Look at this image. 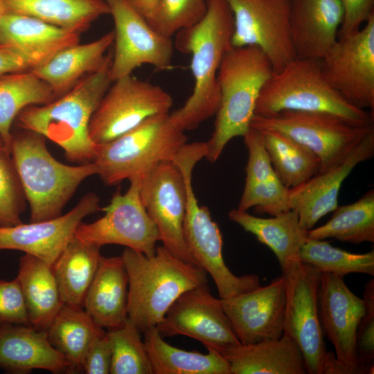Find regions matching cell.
I'll return each mask as SVG.
<instances>
[{"instance_id": "cell-1", "label": "cell", "mask_w": 374, "mask_h": 374, "mask_svg": "<svg viewBox=\"0 0 374 374\" xmlns=\"http://www.w3.org/2000/svg\"><path fill=\"white\" fill-rule=\"evenodd\" d=\"M207 11L196 25L176 33L175 48L191 55L195 84L192 94L172 122L183 131L192 130L214 116L220 104L217 75L226 53L232 47L233 17L226 0H206Z\"/></svg>"}, {"instance_id": "cell-2", "label": "cell", "mask_w": 374, "mask_h": 374, "mask_svg": "<svg viewBox=\"0 0 374 374\" xmlns=\"http://www.w3.org/2000/svg\"><path fill=\"white\" fill-rule=\"evenodd\" d=\"M112 53L97 71L80 80L71 89L43 105L22 109L14 123L18 129L35 132L59 145L71 162H93L98 145L90 137L93 114L113 82Z\"/></svg>"}, {"instance_id": "cell-3", "label": "cell", "mask_w": 374, "mask_h": 374, "mask_svg": "<svg viewBox=\"0 0 374 374\" xmlns=\"http://www.w3.org/2000/svg\"><path fill=\"white\" fill-rule=\"evenodd\" d=\"M128 276L127 315L141 333L156 327L184 292L206 284L207 273L163 245L152 256L125 248L121 254Z\"/></svg>"}, {"instance_id": "cell-4", "label": "cell", "mask_w": 374, "mask_h": 374, "mask_svg": "<svg viewBox=\"0 0 374 374\" xmlns=\"http://www.w3.org/2000/svg\"><path fill=\"white\" fill-rule=\"evenodd\" d=\"M46 140L31 130L12 132L10 154L29 204L30 222L61 215L83 181L97 175L93 162L69 166L57 161Z\"/></svg>"}, {"instance_id": "cell-5", "label": "cell", "mask_w": 374, "mask_h": 374, "mask_svg": "<svg viewBox=\"0 0 374 374\" xmlns=\"http://www.w3.org/2000/svg\"><path fill=\"white\" fill-rule=\"evenodd\" d=\"M273 73L270 61L257 46H232L226 53L217 75L220 99L214 130L206 142L208 161L215 162L231 139L250 129L259 95Z\"/></svg>"}, {"instance_id": "cell-6", "label": "cell", "mask_w": 374, "mask_h": 374, "mask_svg": "<svg viewBox=\"0 0 374 374\" xmlns=\"http://www.w3.org/2000/svg\"><path fill=\"white\" fill-rule=\"evenodd\" d=\"M283 111L323 112L357 127L373 125V113L347 101L326 80L320 60L299 58L274 72L263 87L255 115L270 116Z\"/></svg>"}, {"instance_id": "cell-7", "label": "cell", "mask_w": 374, "mask_h": 374, "mask_svg": "<svg viewBox=\"0 0 374 374\" xmlns=\"http://www.w3.org/2000/svg\"><path fill=\"white\" fill-rule=\"evenodd\" d=\"M186 143L184 131L172 122L170 113L161 114L98 145L93 162L103 182L114 186L141 177L160 163L173 161Z\"/></svg>"}, {"instance_id": "cell-8", "label": "cell", "mask_w": 374, "mask_h": 374, "mask_svg": "<svg viewBox=\"0 0 374 374\" xmlns=\"http://www.w3.org/2000/svg\"><path fill=\"white\" fill-rule=\"evenodd\" d=\"M204 155L200 145L189 143L174 161L181 171L186 185L184 232L188 247L197 265L213 280L220 299H226L259 287L260 280L256 274L236 276L224 262L221 231L208 208L199 204L193 188V169Z\"/></svg>"}, {"instance_id": "cell-9", "label": "cell", "mask_w": 374, "mask_h": 374, "mask_svg": "<svg viewBox=\"0 0 374 374\" xmlns=\"http://www.w3.org/2000/svg\"><path fill=\"white\" fill-rule=\"evenodd\" d=\"M250 127L278 132L307 147L320 160V171L344 159L374 130L373 125H352L330 114L301 111L254 115Z\"/></svg>"}, {"instance_id": "cell-10", "label": "cell", "mask_w": 374, "mask_h": 374, "mask_svg": "<svg viewBox=\"0 0 374 374\" xmlns=\"http://www.w3.org/2000/svg\"><path fill=\"white\" fill-rule=\"evenodd\" d=\"M90 121L89 131L97 145L108 143L150 117L170 113L171 96L160 86L132 75L113 81Z\"/></svg>"}, {"instance_id": "cell-11", "label": "cell", "mask_w": 374, "mask_h": 374, "mask_svg": "<svg viewBox=\"0 0 374 374\" xmlns=\"http://www.w3.org/2000/svg\"><path fill=\"white\" fill-rule=\"evenodd\" d=\"M321 273L301 262L287 274L283 335L299 347L309 374H326L331 352L323 339L318 305Z\"/></svg>"}, {"instance_id": "cell-12", "label": "cell", "mask_w": 374, "mask_h": 374, "mask_svg": "<svg viewBox=\"0 0 374 374\" xmlns=\"http://www.w3.org/2000/svg\"><path fill=\"white\" fill-rule=\"evenodd\" d=\"M130 182L124 194L118 190L109 204L102 208L103 217L91 223L82 222L74 236L100 247L118 244L149 256L153 255L160 241L159 231L141 199V177Z\"/></svg>"}, {"instance_id": "cell-13", "label": "cell", "mask_w": 374, "mask_h": 374, "mask_svg": "<svg viewBox=\"0 0 374 374\" xmlns=\"http://www.w3.org/2000/svg\"><path fill=\"white\" fill-rule=\"evenodd\" d=\"M233 17L231 46H255L274 72L296 57L290 33V0H226Z\"/></svg>"}, {"instance_id": "cell-14", "label": "cell", "mask_w": 374, "mask_h": 374, "mask_svg": "<svg viewBox=\"0 0 374 374\" xmlns=\"http://www.w3.org/2000/svg\"><path fill=\"white\" fill-rule=\"evenodd\" d=\"M323 74L353 105L374 109V15L337 41L320 60Z\"/></svg>"}, {"instance_id": "cell-15", "label": "cell", "mask_w": 374, "mask_h": 374, "mask_svg": "<svg viewBox=\"0 0 374 374\" xmlns=\"http://www.w3.org/2000/svg\"><path fill=\"white\" fill-rule=\"evenodd\" d=\"M140 195L157 228L162 245L180 259L198 265L185 240L186 190L183 175L176 163H160L143 175Z\"/></svg>"}, {"instance_id": "cell-16", "label": "cell", "mask_w": 374, "mask_h": 374, "mask_svg": "<svg viewBox=\"0 0 374 374\" xmlns=\"http://www.w3.org/2000/svg\"><path fill=\"white\" fill-rule=\"evenodd\" d=\"M156 328L163 337L185 335L222 355L241 344L207 283L180 295Z\"/></svg>"}, {"instance_id": "cell-17", "label": "cell", "mask_w": 374, "mask_h": 374, "mask_svg": "<svg viewBox=\"0 0 374 374\" xmlns=\"http://www.w3.org/2000/svg\"><path fill=\"white\" fill-rule=\"evenodd\" d=\"M114 22V51L110 69L115 80L132 75L143 64L171 68L174 44L156 31L127 0H105Z\"/></svg>"}, {"instance_id": "cell-18", "label": "cell", "mask_w": 374, "mask_h": 374, "mask_svg": "<svg viewBox=\"0 0 374 374\" xmlns=\"http://www.w3.org/2000/svg\"><path fill=\"white\" fill-rule=\"evenodd\" d=\"M102 211L94 193L83 195L75 207L53 219L12 226H0V251L17 250L52 267L87 216Z\"/></svg>"}, {"instance_id": "cell-19", "label": "cell", "mask_w": 374, "mask_h": 374, "mask_svg": "<svg viewBox=\"0 0 374 374\" xmlns=\"http://www.w3.org/2000/svg\"><path fill=\"white\" fill-rule=\"evenodd\" d=\"M221 301L242 344L283 336L286 304V280L283 275L267 285Z\"/></svg>"}, {"instance_id": "cell-20", "label": "cell", "mask_w": 374, "mask_h": 374, "mask_svg": "<svg viewBox=\"0 0 374 374\" xmlns=\"http://www.w3.org/2000/svg\"><path fill=\"white\" fill-rule=\"evenodd\" d=\"M323 332L335 348L337 361L348 374L363 373L355 357V337L364 312L363 299L346 285L344 277L321 273L318 292Z\"/></svg>"}, {"instance_id": "cell-21", "label": "cell", "mask_w": 374, "mask_h": 374, "mask_svg": "<svg viewBox=\"0 0 374 374\" xmlns=\"http://www.w3.org/2000/svg\"><path fill=\"white\" fill-rule=\"evenodd\" d=\"M374 154V130L368 133L353 151L334 166L320 171L303 184L290 189V209L298 214L305 231L338 206V196L345 179L360 163Z\"/></svg>"}, {"instance_id": "cell-22", "label": "cell", "mask_w": 374, "mask_h": 374, "mask_svg": "<svg viewBox=\"0 0 374 374\" xmlns=\"http://www.w3.org/2000/svg\"><path fill=\"white\" fill-rule=\"evenodd\" d=\"M290 33L296 57L320 60L338 39L339 0H290Z\"/></svg>"}, {"instance_id": "cell-23", "label": "cell", "mask_w": 374, "mask_h": 374, "mask_svg": "<svg viewBox=\"0 0 374 374\" xmlns=\"http://www.w3.org/2000/svg\"><path fill=\"white\" fill-rule=\"evenodd\" d=\"M80 35L32 17L8 12L0 24V47L20 55L32 70L79 43Z\"/></svg>"}, {"instance_id": "cell-24", "label": "cell", "mask_w": 374, "mask_h": 374, "mask_svg": "<svg viewBox=\"0 0 374 374\" xmlns=\"http://www.w3.org/2000/svg\"><path fill=\"white\" fill-rule=\"evenodd\" d=\"M0 368L12 373L42 369L53 373L74 371L48 340L46 331L31 326L0 324Z\"/></svg>"}, {"instance_id": "cell-25", "label": "cell", "mask_w": 374, "mask_h": 374, "mask_svg": "<svg viewBox=\"0 0 374 374\" xmlns=\"http://www.w3.org/2000/svg\"><path fill=\"white\" fill-rule=\"evenodd\" d=\"M128 276L121 256H102L83 308L105 330L120 326L128 317Z\"/></svg>"}, {"instance_id": "cell-26", "label": "cell", "mask_w": 374, "mask_h": 374, "mask_svg": "<svg viewBox=\"0 0 374 374\" xmlns=\"http://www.w3.org/2000/svg\"><path fill=\"white\" fill-rule=\"evenodd\" d=\"M228 215L232 222L253 234L260 242L273 251L283 274L288 273L302 262L300 252L308 237V231L301 227L295 210L291 209L264 218L236 208L231 210Z\"/></svg>"}, {"instance_id": "cell-27", "label": "cell", "mask_w": 374, "mask_h": 374, "mask_svg": "<svg viewBox=\"0 0 374 374\" xmlns=\"http://www.w3.org/2000/svg\"><path fill=\"white\" fill-rule=\"evenodd\" d=\"M114 40L112 30L93 42L78 43L62 50L30 71L48 84L57 98L105 63L110 55L105 53Z\"/></svg>"}, {"instance_id": "cell-28", "label": "cell", "mask_w": 374, "mask_h": 374, "mask_svg": "<svg viewBox=\"0 0 374 374\" xmlns=\"http://www.w3.org/2000/svg\"><path fill=\"white\" fill-rule=\"evenodd\" d=\"M231 374H306L296 343L283 335L278 339L240 344L225 352Z\"/></svg>"}, {"instance_id": "cell-29", "label": "cell", "mask_w": 374, "mask_h": 374, "mask_svg": "<svg viewBox=\"0 0 374 374\" xmlns=\"http://www.w3.org/2000/svg\"><path fill=\"white\" fill-rule=\"evenodd\" d=\"M17 278L24 296L30 326L46 331L63 305L52 267L25 253L19 259Z\"/></svg>"}, {"instance_id": "cell-30", "label": "cell", "mask_w": 374, "mask_h": 374, "mask_svg": "<svg viewBox=\"0 0 374 374\" xmlns=\"http://www.w3.org/2000/svg\"><path fill=\"white\" fill-rule=\"evenodd\" d=\"M7 12L32 17L78 34L110 14L105 0H3Z\"/></svg>"}, {"instance_id": "cell-31", "label": "cell", "mask_w": 374, "mask_h": 374, "mask_svg": "<svg viewBox=\"0 0 374 374\" xmlns=\"http://www.w3.org/2000/svg\"><path fill=\"white\" fill-rule=\"evenodd\" d=\"M143 334L154 374H231L229 362L215 350L204 354L172 346L156 327Z\"/></svg>"}, {"instance_id": "cell-32", "label": "cell", "mask_w": 374, "mask_h": 374, "mask_svg": "<svg viewBox=\"0 0 374 374\" xmlns=\"http://www.w3.org/2000/svg\"><path fill=\"white\" fill-rule=\"evenodd\" d=\"M100 247L75 236L52 265L64 304L83 308L102 256Z\"/></svg>"}, {"instance_id": "cell-33", "label": "cell", "mask_w": 374, "mask_h": 374, "mask_svg": "<svg viewBox=\"0 0 374 374\" xmlns=\"http://www.w3.org/2000/svg\"><path fill=\"white\" fill-rule=\"evenodd\" d=\"M46 331L51 344L71 364L74 371L82 370L89 345L106 332L83 308L64 303Z\"/></svg>"}, {"instance_id": "cell-34", "label": "cell", "mask_w": 374, "mask_h": 374, "mask_svg": "<svg viewBox=\"0 0 374 374\" xmlns=\"http://www.w3.org/2000/svg\"><path fill=\"white\" fill-rule=\"evenodd\" d=\"M55 99L51 88L30 71L0 77V138L10 150L12 125L25 107Z\"/></svg>"}, {"instance_id": "cell-35", "label": "cell", "mask_w": 374, "mask_h": 374, "mask_svg": "<svg viewBox=\"0 0 374 374\" xmlns=\"http://www.w3.org/2000/svg\"><path fill=\"white\" fill-rule=\"evenodd\" d=\"M308 237L319 240L333 238L355 244L373 243V189L367 191L355 202L338 206L326 223L308 231Z\"/></svg>"}, {"instance_id": "cell-36", "label": "cell", "mask_w": 374, "mask_h": 374, "mask_svg": "<svg viewBox=\"0 0 374 374\" xmlns=\"http://www.w3.org/2000/svg\"><path fill=\"white\" fill-rule=\"evenodd\" d=\"M260 132L276 175L288 188L303 184L320 171V160L307 147L276 131Z\"/></svg>"}, {"instance_id": "cell-37", "label": "cell", "mask_w": 374, "mask_h": 374, "mask_svg": "<svg viewBox=\"0 0 374 374\" xmlns=\"http://www.w3.org/2000/svg\"><path fill=\"white\" fill-rule=\"evenodd\" d=\"M300 260L321 273L341 277L353 273L374 276L373 250L355 253L333 247L324 240L307 237L301 249Z\"/></svg>"}, {"instance_id": "cell-38", "label": "cell", "mask_w": 374, "mask_h": 374, "mask_svg": "<svg viewBox=\"0 0 374 374\" xmlns=\"http://www.w3.org/2000/svg\"><path fill=\"white\" fill-rule=\"evenodd\" d=\"M107 332L112 348L111 374H154L141 332L129 317Z\"/></svg>"}, {"instance_id": "cell-39", "label": "cell", "mask_w": 374, "mask_h": 374, "mask_svg": "<svg viewBox=\"0 0 374 374\" xmlns=\"http://www.w3.org/2000/svg\"><path fill=\"white\" fill-rule=\"evenodd\" d=\"M206 11V0H158L148 22L156 31L171 38L179 31L198 24Z\"/></svg>"}, {"instance_id": "cell-40", "label": "cell", "mask_w": 374, "mask_h": 374, "mask_svg": "<svg viewBox=\"0 0 374 374\" xmlns=\"http://www.w3.org/2000/svg\"><path fill=\"white\" fill-rule=\"evenodd\" d=\"M26 201L10 151L0 145V226L21 224Z\"/></svg>"}, {"instance_id": "cell-41", "label": "cell", "mask_w": 374, "mask_h": 374, "mask_svg": "<svg viewBox=\"0 0 374 374\" xmlns=\"http://www.w3.org/2000/svg\"><path fill=\"white\" fill-rule=\"evenodd\" d=\"M290 188L278 177L261 182L245 183L238 209L247 211L254 208L258 213L275 216L290 209Z\"/></svg>"}, {"instance_id": "cell-42", "label": "cell", "mask_w": 374, "mask_h": 374, "mask_svg": "<svg viewBox=\"0 0 374 374\" xmlns=\"http://www.w3.org/2000/svg\"><path fill=\"white\" fill-rule=\"evenodd\" d=\"M364 312L355 337L356 361L363 373H373L374 362V280L368 281L364 291Z\"/></svg>"}, {"instance_id": "cell-43", "label": "cell", "mask_w": 374, "mask_h": 374, "mask_svg": "<svg viewBox=\"0 0 374 374\" xmlns=\"http://www.w3.org/2000/svg\"><path fill=\"white\" fill-rule=\"evenodd\" d=\"M242 137L248 151L245 183L265 181L278 177L265 148L262 132L250 127Z\"/></svg>"}, {"instance_id": "cell-44", "label": "cell", "mask_w": 374, "mask_h": 374, "mask_svg": "<svg viewBox=\"0 0 374 374\" xmlns=\"http://www.w3.org/2000/svg\"><path fill=\"white\" fill-rule=\"evenodd\" d=\"M0 323L30 326L24 296L17 278L10 281L0 279Z\"/></svg>"}, {"instance_id": "cell-45", "label": "cell", "mask_w": 374, "mask_h": 374, "mask_svg": "<svg viewBox=\"0 0 374 374\" xmlns=\"http://www.w3.org/2000/svg\"><path fill=\"white\" fill-rule=\"evenodd\" d=\"M343 10V20L338 38L358 31L373 15L374 0H339Z\"/></svg>"}, {"instance_id": "cell-46", "label": "cell", "mask_w": 374, "mask_h": 374, "mask_svg": "<svg viewBox=\"0 0 374 374\" xmlns=\"http://www.w3.org/2000/svg\"><path fill=\"white\" fill-rule=\"evenodd\" d=\"M112 348L107 332L98 336L87 348L81 368L87 374H109Z\"/></svg>"}, {"instance_id": "cell-47", "label": "cell", "mask_w": 374, "mask_h": 374, "mask_svg": "<svg viewBox=\"0 0 374 374\" xmlns=\"http://www.w3.org/2000/svg\"><path fill=\"white\" fill-rule=\"evenodd\" d=\"M28 71H30V67L23 57L10 49L0 47V77Z\"/></svg>"}, {"instance_id": "cell-48", "label": "cell", "mask_w": 374, "mask_h": 374, "mask_svg": "<svg viewBox=\"0 0 374 374\" xmlns=\"http://www.w3.org/2000/svg\"><path fill=\"white\" fill-rule=\"evenodd\" d=\"M128 3L139 12L147 21L152 17L158 0H127Z\"/></svg>"}, {"instance_id": "cell-49", "label": "cell", "mask_w": 374, "mask_h": 374, "mask_svg": "<svg viewBox=\"0 0 374 374\" xmlns=\"http://www.w3.org/2000/svg\"><path fill=\"white\" fill-rule=\"evenodd\" d=\"M8 13L3 0H0V24L4 16Z\"/></svg>"}, {"instance_id": "cell-50", "label": "cell", "mask_w": 374, "mask_h": 374, "mask_svg": "<svg viewBox=\"0 0 374 374\" xmlns=\"http://www.w3.org/2000/svg\"><path fill=\"white\" fill-rule=\"evenodd\" d=\"M5 145L3 142L2 141L1 139L0 138V145ZM6 146V145H5Z\"/></svg>"}, {"instance_id": "cell-51", "label": "cell", "mask_w": 374, "mask_h": 374, "mask_svg": "<svg viewBox=\"0 0 374 374\" xmlns=\"http://www.w3.org/2000/svg\"><path fill=\"white\" fill-rule=\"evenodd\" d=\"M0 324H1V323H0Z\"/></svg>"}]
</instances>
